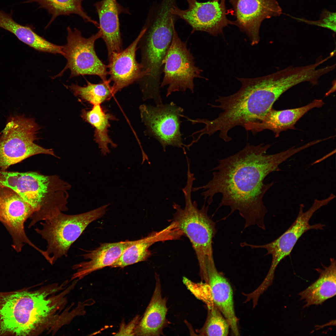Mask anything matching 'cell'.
<instances>
[{
	"label": "cell",
	"instance_id": "f1b7e54d",
	"mask_svg": "<svg viewBox=\"0 0 336 336\" xmlns=\"http://www.w3.org/2000/svg\"><path fill=\"white\" fill-rule=\"evenodd\" d=\"M320 17V20L313 21V22H310L314 24L327 28L335 32V13L324 10L322 12Z\"/></svg>",
	"mask_w": 336,
	"mask_h": 336
},
{
	"label": "cell",
	"instance_id": "4dcf8cb0",
	"mask_svg": "<svg viewBox=\"0 0 336 336\" xmlns=\"http://www.w3.org/2000/svg\"><path fill=\"white\" fill-rule=\"evenodd\" d=\"M219 1L220 0H217ZM230 2L231 3L234 8L235 7L237 0H229Z\"/></svg>",
	"mask_w": 336,
	"mask_h": 336
},
{
	"label": "cell",
	"instance_id": "ba28073f",
	"mask_svg": "<svg viewBox=\"0 0 336 336\" xmlns=\"http://www.w3.org/2000/svg\"><path fill=\"white\" fill-rule=\"evenodd\" d=\"M194 58L186 43L181 40L175 29L170 46L162 61L164 77L160 88L166 86V97L176 91L185 92L188 89L194 91V80L204 78L201 76L202 70L195 64Z\"/></svg>",
	"mask_w": 336,
	"mask_h": 336
},
{
	"label": "cell",
	"instance_id": "7a4b0ae2",
	"mask_svg": "<svg viewBox=\"0 0 336 336\" xmlns=\"http://www.w3.org/2000/svg\"><path fill=\"white\" fill-rule=\"evenodd\" d=\"M241 83L240 89L233 94L219 96L215 100L218 105H211L222 110L215 119H199V124L205 125L200 130L202 135L211 136L219 131V137L226 142L231 139L228 132L237 126L244 128L249 124L261 120L272 109L279 97L269 75L250 78H236Z\"/></svg>",
	"mask_w": 336,
	"mask_h": 336
},
{
	"label": "cell",
	"instance_id": "52a82bcc",
	"mask_svg": "<svg viewBox=\"0 0 336 336\" xmlns=\"http://www.w3.org/2000/svg\"><path fill=\"white\" fill-rule=\"evenodd\" d=\"M40 129L33 118L16 115L8 117L0 137V170L37 154L55 156L52 149L44 148L34 141Z\"/></svg>",
	"mask_w": 336,
	"mask_h": 336
},
{
	"label": "cell",
	"instance_id": "9c48e42d",
	"mask_svg": "<svg viewBox=\"0 0 336 336\" xmlns=\"http://www.w3.org/2000/svg\"><path fill=\"white\" fill-rule=\"evenodd\" d=\"M67 43L63 46V55L67 60L66 66L56 77L60 76L68 69L71 72L70 77L81 75H95L102 81L107 80L108 66L99 58L95 49V41L101 38L99 30L88 38L82 36L81 32L75 28H67Z\"/></svg>",
	"mask_w": 336,
	"mask_h": 336
},
{
	"label": "cell",
	"instance_id": "8992f818",
	"mask_svg": "<svg viewBox=\"0 0 336 336\" xmlns=\"http://www.w3.org/2000/svg\"><path fill=\"white\" fill-rule=\"evenodd\" d=\"M109 205L76 215H67L59 212L40 222L42 227L35 230L46 241L45 251L53 264L62 257L67 256L71 245L90 223L104 215Z\"/></svg>",
	"mask_w": 336,
	"mask_h": 336
},
{
	"label": "cell",
	"instance_id": "cb8c5ba5",
	"mask_svg": "<svg viewBox=\"0 0 336 336\" xmlns=\"http://www.w3.org/2000/svg\"><path fill=\"white\" fill-rule=\"evenodd\" d=\"M175 238L174 231L170 226L159 232L152 233L146 237L137 240L126 249L110 267L123 268L139 262L145 261L150 257L149 247L159 241Z\"/></svg>",
	"mask_w": 336,
	"mask_h": 336
},
{
	"label": "cell",
	"instance_id": "2e32d148",
	"mask_svg": "<svg viewBox=\"0 0 336 336\" xmlns=\"http://www.w3.org/2000/svg\"><path fill=\"white\" fill-rule=\"evenodd\" d=\"M50 183L48 176L36 172L0 170V187H7L16 192L35 211L44 203Z\"/></svg>",
	"mask_w": 336,
	"mask_h": 336
},
{
	"label": "cell",
	"instance_id": "1f68e13d",
	"mask_svg": "<svg viewBox=\"0 0 336 336\" xmlns=\"http://www.w3.org/2000/svg\"><path fill=\"white\" fill-rule=\"evenodd\" d=\"M1 206V200H0V212Z\"/></svg>",
	"mask_w": 336,
	"mask_h": 336
},
{
	"label": "cell",
	"instance_id": "8fae6325",
	"mask_svg": "<svg viewBox=\"0 0 336 336\" xmlns=\"http://www.w3.org/2000/svg\"><path fill=\"white\" fill-rule=\"evenodd\" d=\"M329 202L327 198L322 200L315 199L311 207L305 212L303 211L304 205L301 204L297 217L292 225L278 238L268 243L260 245L245 242L241 243L242 247L265 249L267 251L266 255H272L271 265L266 277L267 279L270 281L273 279L277 266L282 260L290 255L297 241L304 233L311 229H324L325 225L321 223L310 225L309 221L315 212L328 204Z\"/></svg>",
	"mask_w": 336,
	"mask_h": 336
},
{
	"label": "cell",
	"instance_id": "9a60e30c",
	"mask_svg": "<svg viewBox=\"0 0 336 336\" xmlns=\"http://www.w3.org/2000/svg\"><path fill=\"white\" fill-rule=\"evenodd\" d=\"M0 221L11 235L13 243L19 245L27 242L29 239L25 233L24 224L34 214V210L18 194L7 187H0Z\"/></svg>",
	"mask_w": 336,
	"mask_h": 336
},
{
	"label": "cell",
	"instance_id": "83f0119b",
	"mask_svg": "<svg viewBox=\"0 0 336 336\" xmlns=\"http://www.w3.org/2000/svg\"><path fill=\"white\" fill-rule=\"evenodd\" d=\"M208 308L206 321L197 333L202 336H227L230 327L227 320L214 304Z\"/></svg>",
	"mask_w": 336,
	"mask_h": 336
},
{
	"label": "cell",
	"instance_id": "5b68a950",
	"mask_svg": "<svg viewBox=\"0 0 336 336\" xmlns=\"http://www.w3.org/2000/svg\"><path fill=\"white\" fill-rule=\"evenodd\" d=\"M194 175H187V183L182 188L185 206L184 208L173 202V207L175 212L173 214V221L182 234L189 238L196 253L200 268L205 265L206 257L213 256L212 241L217 232L215 222L208 215V206L204 204L200 209L196 201L192 202L191 192Z\"/></svg>",
	"mask_w": 336,
	"mask_h": 336
},
{
	"label": "cell",
	"instance_id": "f546056e",
	"mask_svg": "<svg viewBox=\"0 0 336 336\" xmlns=\"http://www.w3.org/2000/svg\"><path fill=\"white\" fill-rule=\"evenodd\" d=\"M140 319L139 316H137L127 324L122 323L119 331L115 335H135V329Z\"/></svg>",
	"mask_w": 336,
	"mask_h": 336
},
{
	"label": "cell",
	"instance_id": "e0dca14e",
	"mask_svg": "<svg viewBox=\"0 0 336 336\" xmlns=\"http://www.w3.org/2000/svg\"><path fill=\"white\" fill-rule=\"evenodd\" d=\"M205 262L213 303L228 322L234 335L239 336L238 319L235 313L231 286L217 271L213 258H206Z\"/></svg>",
	"mask_w": 336,
	"mask_h": 336
},
{
	"label": "cell",
	"instance_id": "603a6c76",
	"mask_svg": "<svg viewBox=\"0 0 336 336\" xmlns=\"http://www.w3.org/2000/svg\"><path fill=\"white\" fill-rule=\"evenodd\" d=\"M0 10V27L13 34L21 41L35 49L63 55V46L53 44L37 34L30 27L19 24L12 16Z\"/></svg>",
	"mask_w": 336,
	"mask_h": 336
},
{
	"label": "cell",
	"instance_id": "5bb4252c",
	"mask_svg": "<svg viewBox=\"0 0 336 336\" xmlns=\"http://www.w3.org/2000/svg\"><path fill=\"white\" fill-rule=\"evenodd\" d=\"M144 30L143 27L137 38L125 49L113 52L108 57L107 66L110 76L108 80L113 82L114 95L146 76L142 66L136 59L137 46Z\"/></svg>",
	"mask_w": 336,
	"mask_h": 336
},
{
	"label": "cell",
	"instance_id": "d6a6232c",
	"mask_svg": "<svg viewBox=\"0 0 336 336\" xmlns=\"http://www.w3.org/2000/svg\"><path fill=\"white\" fill-rule=\"evenodd\" d=\"M186 117H186H185V118L186 119V117ZM189 136L190 137V136ZM191 144H193L194 143H193V142H192V141H191Z\"/></svg>",
	"mask_w": 336,
	"mask_h": 336
},
{
	"label": "cell",
	"instance_id": "6da1fadb",
	"mask_svg": "<svg viewBox=\"0 0 336 336\" xmlns=\"http://www.w3.org/2000/svg\"><path fill=\"white\" fill-rule=\"evenodd\" d=\"M271 145L248 143L241 151L226 158L219 160V164L212 170V179L202 186L192 188L193 192L203 189L201 193L208 205L216 194H222L217 209L227 206L228 216L237 210L245 220L244 229L257 225L266 229L264 219L267 212L263 199L274 183L266 184L265 178L272 172L279 170L281 164L293 155L289 149L275 154L267 155Z\"/></svg>",
	"mask_w": 336,
	"mask_h": 336
},
{
	"label": "cell",
	"instance_id": "7402d4cb",
	"mask_svg": "<svg viewBox=\"0 0 336 336\" xmlns=\"http://www.w3.org/2000/svg\"><path fill=\"white\" fill-rule=\"evenodd\" d=\"M330 264L323 268H316L319 274L317 279L299 295L301 300L306 303L304 307L312 305H321L327 300L336 295V262L334 258L330 259Z\"/></svg>",
	"mask_w": 336,
	"mask_h": 336
},
{
	"label": "cell",
	"instance_id": "44dd1931",
	"mask_svg": "<svg viewBox=\"0 0 336 336\" xmlns=\"http://www.w3.org/2000/svg\"><path fill=\"white\" fill-rule=\"evenodd\" d=\"M155 290L150 303L142 318L140 319L135 332V335L160 336L168 324L166 316L168 309L167 299L161 294L159 277L155 275Z\"/></svg>",
	"mask_w": 336,
	"mask_h": 336
},
{
	"label": "cell",
	"instance_id": "30bf717a",
	"mask_svg": "<svg viewBox=\"0 0 336 336\" xmlns=\"http://www.w3.org/2000/svg\"><path fill=\"white\" fill-rule=\"evenodd\" d=\"M142 122L146 127L147 135L156 139L165 152L166 147L171 146L183 149L186 153L185 144L182 141L180 131L181 117L184 111L181 107L172 102L154 106L142 105L139 107Z\"/></svg>",
	"mask_w": 336,
	"mask_h": 336
},
{
	"label": "cell",
	"instance_id": "ac0fdd59",
	"mask_svg": "<svg viewBox=\"0 0 336 336\" xmlns=\"http://www.w3.org/2000/svg\"><path fill=\"white\" fill-rule=\"evenodd\" d=\"M324 104L322 100L315 99L306 105L296 108L280 110L272 109L260 121L248 124L244 128L254 134L269 130L277 137L282 131L294 129L295 124L306 113L314 108L321 107Z\"/></svg>",
	"mask_w": 336,
	"mask_h": 336
},
{
	"label": "cell",
	"instance_id": "ffe728a7",
	"mask_svg": "<svg viewBox=\"0 0 336 336\" xmlns=\"http://www.w3.org/2000/svg\"><path fill=\"white\" fill-rule=\"evenodd\" d=\"M99 16V30L106 46L108 57L123 49L119 14L122 12L116 0H102L95 4Z\"/></svg>",
	"mask_w": 336,
	"mask_h": 336
},
{
	"label": "cell",
	"instance_id": "3957f363",
	"mask_svg": "<svg viewBox=\"0 0 336 336\" xmlns=\"http://www.w3.org/2000/svg\"><path fill=\"white\" fill-rule=\"evenodd\" d=\"M169 4L162 3L150 14L143 27L145 30L138 44L140 63L146 76L138 81L143 98L157 101L161 99L160 78L162 62L170 46L175 27V17Z\"/></svg>",
	"mask_w": 336,
	"mask_h": 336
},
{
	"label": "cell",
	"instance_id": "4fadbf2b",
	"mask_svg": "<svg viewBox=\"0 0 336 336\" xmlns=\"http://www.w3.org/2000/svg\"><path fill=\"white\" fill-rule=\"evenodd\" d=\"M234 8L236 20L233 24L246 33L252 45L259 41V30L262 21L282 13L276 0H237Z\"/></svg>",
	"mask_w": 336,
	"mask_h": 336
},
{
	"label": "cell",
	"instance_id": "836d02e7",
	"mask_svg": "<svg viewBox=\"0 0 336 336\" xmlns=\"http://www.w3.org/2000/svg\"><path fill=\"white\" fill-rule=\"evenodd\" d=\"M173 223H174V222H173ZM174 224H175V223H174ZM179 231H180V230H179Z\"/></svg>",
	"mask_w": 336,
	"mask_h": 336
},
{
	"label": "cell",
	"instance_id": "484cf974",
	"mask_svg": "<svg viewBox=\"0 0 336 336\" xmlns=\"http://www.w3.org/2000/svg\"><path fill=\"white\" fill-rule=\"evenodd\" d=\"M84 0H29L25 3L35 2L39 7L44 8L52 15L48 24L49 25L59 16L69 15L73 14L78 15L86 22H90L99 28V24L88 16L82 7Z\"/></svg>",
	"mask_w": 336,
	"mask_h": 336
},
{
	"label": "cell",
	"instance_id": "4316f807",
	"mask_svg": "<svg viewBox=\"0 0 336 336\" xmlns=\"http://www.w3.org/2000/svg\"><path fill=\"white\" fill-rule=\"evenodd\" d=\"M86 82L87 85L85 86L72 84L69 87L75 96L93 105H100L114 95L112 86L110 85V82L109 80L98 84Z\"/></svg>",
	"mask_w": 336,
	"mask_h": 336
},
{
	"label": "cell",
	"instance_id": "277c9868",
	"mask_svg": "<svg viewBox=\"0 0 336 336\" xmlns=\"http://www.w3.org/2000/svg\"><path fill=\"white\" fill-rule=\"evenodd\" d=\"M45 292H0V336H27L45 321L55 306Z\"/></svg>",
	"mask_w": 336,
	"mask_h": 336
},
{
	"label": "cell",
	"instance_id": "7c38bea8",
	"mask_svg": "<svg viewBox=\"0 0 336 336\" xmlns=\"http://www.w3.org/2000/svg\"><path fill=\"white\" fill-rule=\"evenodd\" d=\"M186 0L189 5L187 9L181 10L174 5L171 9V12L184 20L194 30L205 31L217 36L222 33L223 28L228 24H233V22L226 17L225 0L205 2Z\"/></svg>",
	"mask_w": 336,
	"mask_h": 336
},
{
	"label": "cell",
	"instance_id": "d4e9b609",
	"mask_svg": "<svg viewBox=\"0 0 336 336\" xmlns=\"http://www.w3.org/2000/svg\"><path fill=\"white\" fill-rule=\"evenodd\" d=\"M81 116L95 128L94 139L98 144L102 154L105 156L110 152L108 147L109 144L113 147H117V145L113 142L108 134L110 120L116 119L113 115L106 113L100 105H94L90 110H82Z\"/></svg>",
	"mask_w": 336,
	"mask_h": 336
},
{
	"label": "cell",
	"instance_id": "d6986e66",
	"mask_svg": "<svg viewBox=\"0 0 336 336\" xmlns=\"http://www.w3.org/2000/svg\"><path fill=\"white\" fill-rule=\"evenodd\" d=\"M137 241L126 240L103 243L96 249L86 251L82 256L84 259L88 260L73 266V269L76 270L77 272L73 274L72 278L81 279L93 271L110 266L126 249Z\"/></svg>",
	"mask_w": 336,
	"mask_h": 336
}]
</instances>
